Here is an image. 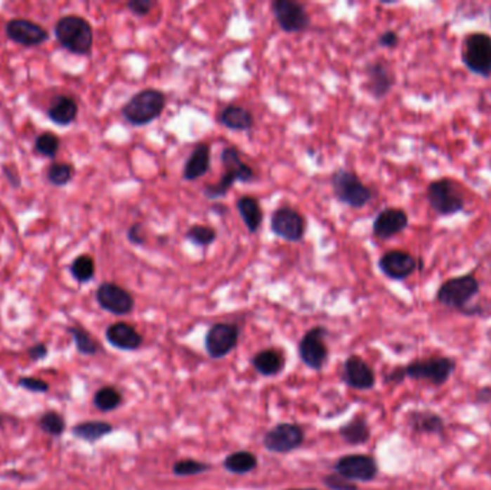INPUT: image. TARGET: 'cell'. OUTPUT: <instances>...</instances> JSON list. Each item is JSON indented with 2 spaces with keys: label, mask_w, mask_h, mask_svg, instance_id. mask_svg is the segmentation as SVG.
Instances as JSON below:
<instances>
[{
  "label": "cell",
  "mask_w": 491,
  "mask_h": 490,
  "mask_svg": "<svg viewBox=\"0 0 491 490\" xmlns=\"http://www.w3.org/2000/svg\"><path fill=\"white\" fill-rule=\"evenodd\" d=\"M480 289V281L474 273H464L444 281L437 290L436 299L440 305L464 315H481V307H470V302L478 295Z\"/></svg>",
  "instance_id": "obj_1"
},
{
  "label": "cell",
  "mask_w": 491,
  "mask_h": 490,
  "mask_svg": "<svg viewBox=\"0 0 491 490\" xmlns=\"http://www.w3.org/2000/svg\"><path fill=\"white\" fill-rule=\"evenodd\" d=\"M221 166L224 169V174L214 184H209L204 187L203 193L207 199L217 200L224 198L233 187L236 181L250 183L256 179L254 170L242 160L240 151L236 147H225L221 151Z\"/></svg>",
  "instance_id": "obj_2"
},
{
  "label": "cell",
  "mask_w": 491,
  "mask_h": 490,
  "mask_svg": "<svg viewBox=\"0 0 491 490\" xmlns=\"http://www.w3.org/2000/svg\"><path fill=\"white\" fill-rule=\"evenodd\" d=\"M167 105V95L155 88L138 91L121 108L122 118L134 127H144L159 118Z\"/></svg>",
  "instance_id": "obj_3"
},
{
  "label": "cell",
  "mask_w": 491,
  "mask_h": 490,
  "mask_svg": "<svg viewBox=\"0 0 491 490\" xmlns=\"http://www.w3.org/2000/svg\"><path fill=\"white\" fill-rule=\"evenodd\" d=\"M55 37L59 45L75 55H89L93 46V30L91 23L77 15L62 16L55 23Z\"/></svg>",
  "instance_id": "obj_4"
},
{
  "label": "cell",
  "mask_w": 491,
  "mask_h": 490,
  "mask_svg": "<svg viewBox=\"0 0 491 490\" xmlns=\"http://www.w3.org/2000/svg\"><path fill=\"white\" fill-rule=\"evenodd\" d=\"M425 199H427L433 212L444 217L461 213L466 207L464 195L460 191L458 183L448 177L433 180L427 187Z\"/></svg>",
  "instance_id": "obj_5"
},
{
  "label": "cell",
  "mask_w": 491,
  "mask_h": 490,
  "mask_svg": "<svg viewBox=\"0 0 491 490\" xmlns=\"http://www.w3.org/2000/svg\"><path fill=\"white\" fill-rule=\"evenodd\" d=\"M335 199L352 209H362L372 199L374 191L353 172L339 169L331 177Z\"/></svg>",
  "instance_id": "obj_6"
},
{
  "label": "cell",
  "mask_w": 491,
  "mask_h": 490,
  "mask_svg": "<svg viewBox=\"0 0 491 490\" xmlns=\"http://www.w3.org/2000/svg\"><path fill=\"white\" fill-rule=\"evenodd\" d=\"M461 60L466 68L481 78L491 77V37L485 32H471L463 42Z\"/></svg>",
  "instance_id": "obj_7"
},
{
  "label": "cell",
  "mask_w": 491,
  "mask_h": 490,
  "mask_svg": "<svg viewBox=\"0 0 491 490\" xmlns=\"http://www.w3.org/2000/svg\"><path fill=\"white\" fill-rule=\"evenodd\" d=\"M457 363L450 356H428L414 359L407 367H404L405 378L417 381H428L433 385L445 384L451 374L455 371Z\"/></svg>",
  "instance_id": "obj_8"
},
{
  "label": "cell",
  "mask_w": 491,
  "mask_h": 490,
  "mask_svg": "<svg viewBox=\"0 0 491 490\" xmlns=\"http://www.w3.org/2000/svg\"><path fill=\"white\" fill-rule=\"evenodd\" d=\"M379 271L392 281H405L414 272L422 271L424 260L407 250H388L378 260Z\"/></svg>",
  "instance_id": "obj_9"
},
{
  "label": "cell",
  "mask_w": 491,
  "mask_h": 490,
  "mask_svg": "<svg viewBox=\"0 0 491 490\" xmlns=\"http://www.w3.org/2000/svg\"><path fill=\"white\" fill-rule=\"evenodd\" d=\"M272 12L279 27L286 34H301L310 26V16L306 8L293 0H275Z\"/></svg>",
  "instance_id": "obj_10"
},
{
  "label": "cell",
  "mask_w": 491,
  "mask_h": 490,
  "mask_svg": "<svg viewBox=\"0 0 491 490\" xmlns=\"http://www.w3.org/2000/svg\"><path fill=\"white\" fill-rule=\"evenodd\" d=\"M270 228L280 239L287 242H301L306 233V219L293 207L283 206L273 212Z\"/></svg>",
  "instance_id": "obj_11"
},
{
  "label": "cell",
  "mask_w": 491,
  "mask_h": 490,
  "mask_svg": "<svg viewBox=\"0 0 491 490\" xmlns=\"http://www.w3.org/2000/svg\"><path fill=\"white\" fill-rule=\"evenodd\" d=\"M5 32L9 41L25 48L39 46L49 39V32L44 26L22 18L11 19L5 26Z\"/></svg>",
  "instance_id": "obj_12"
},
{
  "label": "cell",
  "mask_w": 491,
  "mask_h": 490,
  "mask_svg": "<svg viewBox=\"0 0 491 490\" xmlns=\"http://www.w3.org/2000/svg\"><path fill=\"white\" fill-rule=\"evenodd\" d=\"M335 470L349 482H371L378 475V465L372 456L348 454L336 462Z\"/></svg>",
  "instance_id": "obj_13"
},
{
  "label": "cell",
  "mask_w": 491,
  "mask_h": 490,
  "mask_svg": "<svg viewBox=\"0 0 491 490\" xmlns=\"http://www.w3.org/2000/svg\"><path fill=\"white\" fill-rule=\"evenodd\" d=\"M95 297L104 311L114 315H126L136 305L134 297L126 289L112 282H104L98 286Z\"/></svg>",
  "instance_id": "obj_14"
},
{
  "label": "cell",
  "mask_w": 491,
  "mask_h": 490,
  "mask_svg": "<svg viewBox=\"0 0 491 490\" xmlns=\"http://www.w3.org/2000/svg\"><path fill=\"white\" fill-rule=\"evenodd\" d=\"M239 341V328L235 323H214L206 334V349L211 358L230 354Z\"/></svg>",
  "instance_id": "obj_15"
},
{
  "label": "cell",
  "mask_w": 491,
  "mask_h": 490,
  "mask_svg": "<svg viewBox=\"0 0 491 490\" xmlns=\"http://www.w3.org/2000/svg\"><path fill=\"white\" fill-rule=\"evenodd\" d=\"M303 439V430L296 424L282 423L266 433L263 443L269 451L283 454L301 447Z\"/></svg>",
  "instance_id": "obj_16"
},
{
  "label": "cell",
  "mask_w": 491,
  "mask_h": 490,
  "mask_svg": "<svg viewBox=\"0 0 491 490\" xmlns=\"http://www.w3.org/2000/svg\"><path fill=\"white\" fill-rule=\"evenodd\" d=\"M325 335L326 330L323 326H315L303 335L299 342V355L302 361L313 370H320L327 358V347L323 341Z\"/></svg>",
  "instance_id": "obj_17"
},
{
  "label": "cell",
  "mask_w": 491,
  "mask_h": 490,
  "mask_svg": "<svg viewBox=\"0 0 491 490\" xmlns=\"http://www.w3.org/2000/svg\"><path fill=\"white\" fill-rule=\"evenodd\" d=\"M410 224V217L404 209L386 207L381 210L372 224V235L379 240H388L402 233Z\"/></svg>",
  "instance_id": "obj_18"
},
{
  "label": "cell",
  "mask_w": 491,
  "mask_h": 490,
  "mask_svg": "<svg viewBox=\"0 0 491 490\" xmlns=\"http://www.w3.org/2000/svg\"><path fill=\"white\" fill-rule=\"evenodd\" d=\"M367 89L375 100H384L397 82V77L384 60H375L367 65Z\"/></svg>",
  "instance_id": "obj_19"
},
{
  "label": "cell",
  "mask_w": 491,
  "mask_h": 490,
  "mask_svg": "<svg viewBox=\"0 0 491 490\" xmlns=\"http://www.w3.org/2000/svg\"><path fill=\"white\" fill-rule=\"evenodd\" d=\"M345 382L356 389H369L375 385L374 370L361 356H349L343 366Z\"/></svg>",
  "instance_id": "obj_20"
},
{
  "label": "cell",
  "mask_w": 491,
  "mask_h": 490,
  "mask_svg": "<svg viewBox=\"0 0 491 490\" xmlns=\"http://www.w3.org/2000/svg\"><path fill=\"white\" fill-rule=\"evenodd\" d=\"M407 423L412 432L419 434H443L445 430L444 418L431 410H412L407 415Z\"/></svg>",
  "instance_id": "obj_21"
},
{
  "label": "cell",
  "mask_w": 491,
  "mask_h": 490,
  "mask_svg": "<svg viewBox=\"0 0 491 490\" xmlns=\"http://www.w3.org/2000/svg\"><path fill=\"white\" fill-rule=\"evenodd\" d=\"M211 166V150L207 143H200L194 147L192 153L187 158L184 169H183V179L187 181H195L206 176Z\"/></svg>",
  "instance_id": "obj_22"
},
{
  "label": "cell",
  "mask_w": 491,
  "mask_h": 490,
  "mask_svg": "<svg viewBox=\"0 0 491 490\" xmlns=\"http://www.w3.org/2000/svg\"><path fill=\"white\" fill-rule=\"evenodd\" d=\"M105 335L108 342L112 347L124 351L138 349L143 344L141 334L134 328L133 325H129L126 322H115L110 325Z\"/></svg>",
  "instance_id": "obj_23"
},
{
  "label": "cell",
  "mask_w": 491,
  "mask_h": 490,
  "mask_svg": "<svg viewBox=\"0 0 491 490\" xmlns=\"http://www.w3.org/2000/svg\"><path fill=\"white\" fill-rule=\"evenodd\" d=\"M78 103L70 95H56L53 101L51 103L49 108L46 110L48 118L59 125V127H68L71 125L77 117H78Z\"/></svg>",
  "instance_id": "obj_24"
},
{
  "label": "cell",
  "mask_w": 491,
  "mask_h": 490,
  "mask_svg": "<svg viewBox=\"0 0 491 490\" xmlns=\"http://www.w3.org/2000/svg\"><path fill=\"white\" fill-rule=\"evenodd\" d=\"M218 124L232 131H250L254 125L251 112L240 105H227L218 114Z\"/></svg>",
  "instance_id": "obj_25"
},
{
  "label": "cell",
  "mask_w": 491,
  "mask_h": 490,
  "mask_svg": "<svg viewBox=\"0 0 491 490\" xmlns=\"http://www.w3.org/2000/svg\"><path fill=\"white\" fill-rule=\"evenodd\" d=\"M237 212L240 217L243 219V223L246 224L247 231L254 235L258 232V228L263 223V210L260 207V203L253 195H242V198L236 203Z\"/></svg>",
  "instance_id": "obj_26"
},
{
  "label": "cell",
  "mask_w": 491,
  "mask_h": 490,
  "mask_svg": "<svg viewBox=\"0 0 491 490\" xmlns=\"http://www.w3.org/2000/svg\"><path fill=\"white\" fill-rule=\"evenodd\" d=\"M254 368L263 375H276L283 370V355L276 349H263L251 359Z\"/></svg>",
  "instance_id": "obj_27"
},
{
  "label": "cell",
  "mask_w": 491,
  "mask_h": 490,
  "mask_svg": "<svg viewBox=\"0 0 491 490\" xmlns=\"http://www.w3.org/2000/svg\"><path fill=\"white\" fill-rule=\"evenodd\" d=\"M339 433H341V437L348 444H353V446L364 444L371 437V430L364 415H356L352 421L345 424Z\"/></svg>",
  "instance_id": "obj_28"
},
{
  "label": "cell",
  "mask_w": 491,
  "mask_h": 490,
  "mask_svg": "<svg viewBox=\"0 0 491 490\" xmlns=\"http://www.w3.org/2000/svg\"><path fill=\"white\" fill-rule=\"evenodd\" d=\"M112 432V426L104 421H86L74 427V434L85 441L93 443Z\"/></svg>",
  "instance_id": "obj_29"
},
{
  "label": "cell",
  "mask_w": 491,
  "mask_h": 490,
  "mask_svg": "<svg viewBox=\"0 0 491 490\" xmlns=\"http://www.w3.org/2000/svg\"><path fill=\"white\" fill-rule=\"evenodd\" d=\"M257 466V459L249 451H236L225 457L224 468L236 475H246L254 470Z\"/></svg>",
  "instance_id": "obj_30"
},
{
  "label": "cell",
  "mask_w": 491,
  "mask_h": 490,
  "mask_svg": "<svg viewBox=\"0 0 491 490\" xmlns=\"http://www.w3.org/2000/svg\"><path fill=\"white\" fill-rule=\"evenodd\" d=\"M70 272L78 283H88L95 276V260L89 254H79L70 265Z\"/></svg>",
  "instance_id": "obj_31"
},
{
  "label": "cell",
  "mask_w": 491,
  "mask_h": 490,
  "mask_svg": "<svg viewBox=\"0 0 491 490\" xmlns=\"http://www.w3.org/2000/svg\"><path fill=\"white\" fill-rule=\"evenodd\" d=\"M75 176V169L70 162L53 161L46 172L48 181L55 187H63L72 181Z\"/></svg>",
  "instance_id": "obj_32"
},
{
  "label": "cell",
  "mask_w": 491,
  "mask_h": 490,
  "mask_svg": "<svg viewBox=\"0 0 491 490\" xmlns=\"http://www.w3.org/2000/svg\"><path fill=\"white\" fill-rule=\"evenodd\" d=\"M216 238H217V232L214 228L204 224H194L188 227V231L185 232V239L192 245L200 246V247H207L213 245Z\"/></svg>",
  "instance_id": "obj_33"
},
{
  "label": "cell",
  "mask_w": 491,
  "mask_h": 490,
  "mask_svg": "<svg viewBox=\"0 0 491 490\" xmlns=\"http://www.w3.org/2000/svg\"><path fill=\"white\" fill-rule=\"evenodd\" d=\"M34 148L35 153H38L42 157L55 158L60 148V138L51 131H45L37 137Z\"/></svg>",
  "instance_id": "obj_34"
},
{
  "label": "cell",
  "mask_w": 491,
  "mask_h": 490,
  "mask_svg": "<svg viewBox=\"0 0 491 490\" xmlns=\"http://www.w3.org/2000/svg\"><path fill=\"white\" fill-rule=\"evenodd\" d=\"M93 404L96 406V408H100L101 411L115 410L121 404V394L112 387L101 388L95 394Z\"/></svg>",
  "instance_id": "obj_35"
},
{
  "label": "cell",
  "mask_w": 491,
  "mask_h": 490,
  "mask_svg": "<svg viewBox=\"0 0 491 490\" xmlns=\"http://www.w3.org/2000/svg\"><path fill=\"white\" fill-rule=\"evenodd\" d=\"M70 334L72 335L77 349L81 354H86V355H93L98 351V344L95 342V340L82 328H78V326H72V328L68 330Z\"/></svg>",
  "instance_id": "obj_36"
},
{
  "label": "cell",
  "mask_w": 491,
  "mask_h": 490,
  "mask_svg": "<svg viewBox=\"0 0 491 490\" xmlns=\"http://www.w3.org/2000/svg\"><path fill=\"white\" fill-rule=\"evenodd\" d=\"M210 469V466L207 463H202L197 460H191V459H185V460H180L174 465L173 472L177 476H194V475H200L204 473Z\"/></svg>",
  "instance_id": "obj_37"
},
{
  "label": "cell",
  "mask_w": 491,
  "mask_h": 490,
  "mask_svg": "<svg viewBox=\"0 0 491 490\" xmlns=\"http://www.w3.org/2000/svg\"><path fill=\"white\" fill-rule=\"evenodd\" d=\"M41 429L48 434L60 436L65 430V421L58 413L49 411L41 418Z\"/></svg>",
  "instance_id": "obj_38"
},
{
  "label": "cell",
  "mask_w": 491,
  "mask_h": 490,
  "mask_svg": "<svg viewBox=\"0 0 491 490\" xmlns=\"http://www.w3.org/2000/svg\"><path fill=\"white\" fill-rule=\"evenodd\" d=\"M155 6L157 4L152 2V0H129L126 4V9L138 18L150 15Z\"/></svg>",
  "instance_id": "obj_39"
},
{
  "label": "cell",
  "mask_w": 491,
  "mask_h": 490,
  "mask_svg": "<svg viewBox=\"0 0 491 490\" xmlns=\"http://www.w3.org/2000/svg\"><path fill=\"white\" fill-rule=\"evenodd\" d=\"M126 239L131 245L136 246H143L147 242V236H145V231L144 226L141 223H134L131 224L129 228L126 231Z\"/></svg>",
  "instance_id": "obj_40"
},
{
  "label": "cell",
  "mask_w": 491,
  "mask_h": 490,
  "mask_svg": "<svg viewBox=\"0 0 491 490\" xmlns=\"http://www.w3.org/2000/svg\"><path fill=\"white\" fill-rule=\"evenodd\" d=\"M325 484L332 490H358V487L339 475H331L325 479Z\"/></svg>",
  "instance_id": "obj_41"
},
{
  "label": "cell",
  "mask_w": 491,
  "mask_h": 490,
  "mask_svg": "<svg viewBox=\"0 0 491 490\" xmlns=\"http://www.w3.org/2000/svg\"><path fill=\"white\" fill-rule=\"evenodd\" d=\"M378 45L385 49H395L400 45V35L395 30H385L378 37Z\"/></svg>",
  "instance_id": "obj_42"
},
{
  "label": "cell",
  "mask_w": 491,
  "mask_h": 490,
  "mask_svg": "<svg viewBox=\"0 0 491 490\" xmlns=\"http://www.w3.org/2000/svg\"><path fill=\"white\" fill-rule=\"evenodd\" d=\"M20 387L29 389V391H35V393H44V391H48V384L42 380L38 378H32V377H25L19 381Z\"/></svg>",
  "instance_id": "obj_43"
},
{
  "label": "cell",
  "mask_w": 491,
  "mask_h": 490,
  "mask_svg": "<svg viewBox=\"0 0 491 490\" xmlns=\"http://www.w3.org/2000/svg\"><path fill=\"white\" fill-rule=\"evenodd\" d=\"M476 401L478 404H490L491 403V385L481 387L476 393Z\"/></svg>",
  "instance_id": "obj_44"
},
{
  "label": "cell",
  "mask_w": 491,
  "mask_h": 490,
  "mask_svg": "<svg viewBox=\"0 0 491 490\" xmlns=\"http://www.w3.org/2000/svg\"><path fill=\"white\" fill-rule=\"evenodd\" d=\"M405 380V374H404V367H397L392 370L386 378V381L392 382V384H400Z\"/></svg>",
  "instance_id": "obj_45"
},
{
  "label": "cell",
  "mask_w": 491,
  "mask_h": 490,
  "mask_svg": "<svg viewBox=\"0 0 491 490\" xmlns=\"http://www.w3.org/2000/svg\"><path fill=\"white\" fill-rule=\"evenodd\" d=\"M46 354H48V349H46V345H44V344H38V345L32 347L29 349V356L32 359H35V361H37V359H41V358L46 356Z\"/></svg>",
  "instance_id": "obj_46"
},
{
  "label": "cell",
  "mask_w": 491,
  "mask_h": 490,
  "mask_svg": "<svg viewBox=\"0 0 491 490\" xmlns=\"http://www.w3.org/2000/svg\"><path fill=\"white\" fill-rule=\"evenodd\" d=\"M0 426H2V417H0Z\"/></svg>",
  "instance_id": "obj_47"
}]
</instances>
